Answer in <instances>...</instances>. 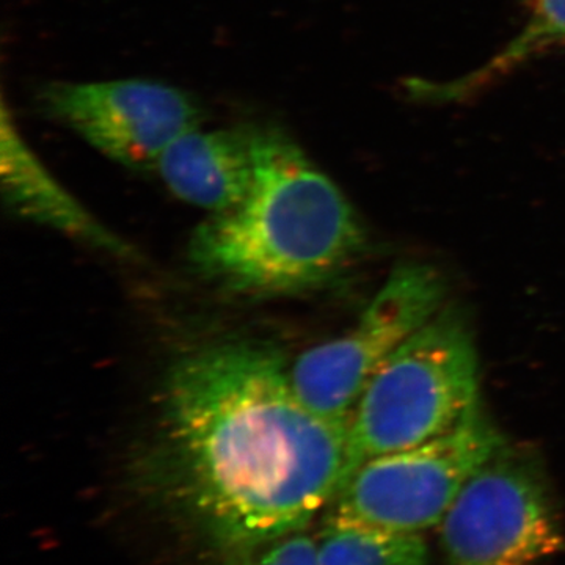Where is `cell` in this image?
Segmentation results:
<instances>
[{
	"mask_svg": "<svg viewBox=\"0 0 565 565\" xmlns=\"http://www.w3.org/2000/svg\"><path fill=\"white\" fill-rule=\"evenodd\" d=\"M154 476L170 508L237 565L337 500L351 478L349 423L305 407L274 349L207 345L167 375Z\"/></svg>",
	"mask_w": 565,
	"mask_h": 565,
	"instance_id": "1",
	"label": "cell"
},
{
	"mask_svg": "<svg viewBox=\"0 0 565 565\" xmlns=\"http://www.w3.org/2000/svg\"><path fill=\"white\" fill-rule=\"evenodd\" d=\"M364 244L359 214L332 178L288 134L258 128L250 191L199 226L189 258L233 291L282 296L332 280Z\"/></svg>",
	"mask_w": 565,
	"mask_h": 565,
	"instance_id": "2",
	"label": "cell"
},
{
	"mask_svg": "<svg viewBox=\"0 0 565 565\" xmlns=\"http://www.w3.org/2000/svg\"><path fill=\"white\" fill-rule=\"evenodd\" d=\"M478 405L473 330L465 315L445 305L364 388L349 423L351 476L366 460L440 437Z\"/></svg>",
	"mask_w": 565,
	"mask_h": 565,
	"instance_id": "3",
	"label": "cell"
},
{
	"mask_svg": "<svg viewBox=\"0 0 565 565\" xmlns=\"http://www.w3.org/2000/svg\"><path fill=\"white\" fill-rule=\"evenodd\" d=\"M440 526L444 565H544L565 548L544 465L508 441L468 479Z\"/></svg>",
	"mask_w": 565,
	"mask_h": 565,
	"instance_id": "4",
	"label": "cell"
},
{
	"mask_svg": "<svg viewBox=\"0 0 565 565\" xmlns=\"http://www.w3.org/2000/svg\"><path fill=\"white\" fill-rule=\"evenodd\" d=\"M504 444L479 404L440 437L360 465L334 500L333 514L381 530L422 534L440 525L468 479Z\"/></svg>",
	"mask_w": 565,
	"mask_h": 565,
	"instance_id": "5",
	"label": "cell"
},
{
	"mask_svg": "<svg viewBox=\"0 0 565 565\" xmlns=\"http://www.w3.org/2000/svg\"><path fill=\"white\" fill-rule=\"evenodd\" d=\"M446 296L445 277L430 264L394 267L348 333L308 349L289 366L300 403L330 422L351 423L373 375L445 307Z\"/></svg>",
	"mask_w": 565,
	"mask_h": 565,
	"instance_id": "6",
	"label": "cell"
},
{
	"mask_svg": "<svg viewBox=\"0 0 565 565\" xmlns=\"http://www.w3.org/2000/svg\"><path fill=\"white\" fill-rule=\"evenodd\" d=\"M44 104L93 148L137 170H154L162 152L203 117L189 93L143 79L52 85Z\"/></svg>",
	"mask_w": 565,
	"mask_h": 565,
	"instance_id": "7",
	"label": "cell"
},
{
	"mask_svg": "<svg viewBox=\"0 0 565 565\" xmlns=\"http://www.w3.org/2000/svg\"><path fill=\"white\" fill-rule=\"evenodd\" d=\"M253 126L212 129L200 126L182 134L162 152L154 170L182 202L222 214L250 191L256 169Z\"/></svg>",
	"mask_w": 565,
	"mask_h": 565,
	"instance_id": "8",
	"label": "cell"
},
{
	"mask_svg": "<svg viewBox=\"0 0 565 565\" xmlns=\"http://www.w3.org/2000/svg\"><path fill=\"white\" fill-rule=\"evenodd\" d=\"M2 193L11 212L120 258L136 253L109 232L44 169L3 109Z\"/></svg>",
	"mask_w": 565,
	"mask_h": 565,
	"instance_id": "9",
	"label": "cell"
},
{
	"mask_svg": "<svg viewBox=\"0 0 565 565\" xmlns=\"http://www.w3.org/2000/svg\"><path fill=\"white\" fill-rule=\"evenodd\" d=\"M565 47V0H531L523 28L484 65L452 81L405 82L416 102L452 104L475 98L526 63Z\"/></svg>",
	"mask_w": 565,
	"mask_h": 565,
	"instance_id": "10",
	"label": "cell"
},
{
	"mask_svg": "<svg viewBox=\"0 0 565 565\" xmlns=\"http://www.w3.org/2000/svg\"><path fill=\"white\" fill-rule=\"evenodd\" d=\"M322 565H429L422 534L396 533L330 516L316 535Z\"/></svg>",
	"mask_w": 565,
	"mask_h": 565,
	"instance_id": "11",
	"label": "cell"
},
{
	"mask_svg": "<svg viewBox=\"0 0 565 565\" xmlns=\"http://www.w3.org/2000/svg\"><path fill=\"white\" fill-rule=\"evenodd\" d=\"M237 565H322L313 535L297 531L263 545Z\"/></svg>",
	"mask_w": 565,
	"mask_h": 565,
	"instance_id": "12",
	"label": "cell"
}]
</instances>
